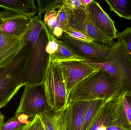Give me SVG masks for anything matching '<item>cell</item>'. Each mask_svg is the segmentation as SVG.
I'll list each match as a JSON object with an SVG mask.
<instances>
[{"mask_svg": "<svg viewBox=\"0 0 131 130\" xmlns=\"http://www.w3.org/2000/svg\"><path fill=\"white\" fill-rule=\"evenodd\" d=\"M44 83L47 101L53 111L63 109L67 104L68 94L58 63L50 61Z\"/></svg>", "mask_w": 131, "mask_h": 130, "instance_id": "cell-5", "label": "cell"}, {"mask_svg": "<svg viewBox=\"0 0 131 130\" xmlns=\"http://www.w3.org/2000/svg\"><path fill=\"white\" fill-rule=\"evenodd\" d=\"M29 118L24 114H15L14 117L2 124L1 130H24L30 123L31 120H30Z\"/></svg>", "mask_w": 131, "mask_h": 130, "instance_id": "cell-20", "label": "cell"}, {"mask_svg": "<svg viewBox=\"0 0 131 130\" xmlns=\"http://www.w3.org/2000/svg\"><path fill=\"white\" fill-rule=\"evenodd\" d=\"M60 40L68 45L75 54L85 60L97 61L105 60L109 56L111 47L93 41L85 42L75 40L64 33Z\"/></svg>", "mask_w": 131, "mask_h": 130, "instance_id": "cell-10", "label": "cell"}, {"mask_svg": "<svg viewBox=\"0 0 131 130\" xmlns=\"http://www.w3.org/2000/svg\"><path fill=\"white\" fill-rule=\"evenodd\" d=\"M27 42L24 35L18 37L0 31V68L10 64Z\"/></svg>", "mask_w": 131, "mask_h": 130, "instance_id": "cell-11", "label": "cell"}, {"mask_svg": "<svg viewBox=\"0 0 131 130\" xmlns=\"http://www.w3.org/2000/svg\"><path fill=\"white\" fill-rule=\"evenodd\" d=\"M64 33L75 40L85 42H91L94 41L91 37L88 36L83 33L72 27H68L63 30Z\"/></svg>", "mask_w": 131, "mask_h": 130, "instance_id": "cell-22", "label": "cell"}, {"mask_svg": "<svg viewBox=\"0 0 131 130\" xmlns=\"http://www.w3.org/2000/svg\"><path fill=\"white\" fill-rule=\"evenodd\" d=\"M107 101L102 100H92L87 109L81 130H89L97 117L101 108Z\"/></svg>", "mask_w": 131, "mask_h": 130, "instance_id": "cell-19", "label": "cell"}, {"mask_svg": "<svg viewBox=\"0 0 131 130\" xmlns=\"http://www.w3.org/2000/svg\"><path fill=\"white\" fill-rule=\"evenodd\" d=\"M45 130H59L53 111L46 112L40 116Z\"/></svg>", "mask_w": 131, "mask_h": 130, "instance_id": "cell-23", "label": "cell"}, {"mask_svg": "<svg viewBox=\"0 0 131 130\" xmlns=\"http://www.w3.org/2000/svg\"><path fill=\"white\" fill-rule=\"evenodd\" d=\"M68 27L81 31L94 42L102 45L111 47L114 44V39L99 30L92 23L84 7L71 11Z\"/></svg>", "mask_w": 131, "mask_h": 130, "instance_id": "cell-8", "label": "cell"}, {"mask_svg": "<svg viewBox=\"0 0 131 130\" xmlns=\"http://www.w3.org/2000/svg\"><path fill=\"white\" fill-rule=\"evenodd\" d=\"M60 66L67 94L78 84L92 74L100 70L84 61H71L58 63Z\"/></svg>", "mask_w": 131, "mask_h": 130, "instance_id": "cell-9", "label": "cell"}, {"mask_svg": "<svg viewBox=\"0 0 131 130\" xmlns=\"http://www.w3.org/2000/svg\"><path fill=\"white\" fill-rule=\"evenodd\" d=\"M117 38L124 43L131 57V27H127L122 32L118 33Z\"/></svg>", "mask_w": 131, "mask_h": 130, "instance_id": "cell-26", "label": "cell"}, {"mask_svg": "<svg viewBox=\"0 0 131 130\" xmlns=\"http://www.w3.org/2000/svg\"><path fill=\"white\" fill-rule=\"evenodd\" d=\"M24 130H45L39 115H37L31 121L30 123Z\"/></svg>", "mask_w": 131, "mask_h": 130, "instance_id": "cell-27", "label": "cell"}, {"mask_svg": "<svg viewBox=\"0 0 131 130\" xmlns=\"http://www.w3.org/2000/svg\"><path fill=\"white\" fill-rule=\"evenodd\" d=\"M85 10L89 18L97 29L113 39L117 38L118 32L114 22L97 2L92 0Z\"/></svg>", "mask_w": 131, "mask_h": 130, "instance_id": "cell-12", "label": "cell"}, {"mask_svg": "<svg viewBox=\"0 0 131 130\" xmlns=\"http://www.w3.org/2000/svg\"><path fill=\"white\" fill-rule=\"evenodd\" d=\"M58 44L57 51L50 57L51 62L59 63L67 61H84L85 59L83 57L75 54L71 48L60 40L55 38Z\"/></svg>", "mask_w": 131, "mask_h": 130, "instance_id": "cell-16", "label": "cell"}, {"mask_svg": "<svg viewBox=\"0 0 131 130\" xmlns=\"http://www.w3.org/2000/svg\"><path fill=\"white\" fill-rule=\"evenodd\" d=\"M91 101L68 103L62 110L53 112L59 130H81L85 114Z\"/></svg>", "mask_w": 131, "mask_h": 130, "instance_id": "cell-7", "label": "cell"}, {"mask_svg": "<svg viewBox=\"0 0 131 130\" xmlns=\"http://www.w3.org/2000/svg\"><path fill=\"white\" fill-rule=\"evenodd\" d=\"M44 28L47 32L48 38V41L46 46V51L47 53L50 56L57 51L58 48V44L55 40V37L49 33L45 24Z\"/></svg>", "mask_w": 131, "mask_h": 130, "instance_id": "cell-25", "label": "cell"}, {"mask_svg": "<svg viewBox=\"0 0 131 130\" xmlns=\"http://www.w3.org/2000/svg\"><path fill=\"white\" fill-rule=\"evenodd\" d=\"M92 1V0H81L82 5L85 8H86L88 5L91 4Z\"/></svg>", "mask_w": 131, "mask_h": 130, "instance_id": "cell-32", "label": "cell"}, {"mask_svg": "<svg viewBox=\"0 0 131 130\" xmlns=\"http://www.w3.org/2000/svg\"><path fill=\"white\" fill-rule=\"evenodd\" d=\"M119 94L107 101L101 108L96 119L89 130H97L102 127L118 126L117 117V106Z\"/></svg>", "mask_w": 131, "mask_h": 130, "instance_id": "cell-14", "label": "cell"}, {"mask_svg": "<svg viewBox=\"0 0 131 130\" xmlns=\"http://www.w3.org/2000/svg\"><path fill=\"white\" fill-rule=\"evenodd\" d=\"M53 111L47 101L44 82L25 85L15 114H24L32 120L37 115Z\"/></svg>", "mask_w": 131, "mask_h": 130, "instance_id": "cell-6", "label": "cell"}, {"mask_svg": "<svg viewBox=\"0 0 131 130\" xmlns=\"http://www.w3.org/2000/svg\"><path fill=\"white\" fill-rule=\"evenodd\" d=\"M62 5L65 8L70 11L84 7L81 0H63Z\"/></svg>", "mask_w": 131, "mask_h": 130, "instance_id": "cell-28", "label": "cell"}, {"mask_svg": "<svg viewBox=\"0 0 131 130\" xmlns=\"http://www.w3.org/2000/svg\"><path fill=\"white\" fill-rule=\"evenodd\" d=\"M110 10L118 17L131 20V1L129 0H106Z\"/></svg>", "mask_w": 131, "mask_h": 130, "instance_id": "cell-18", "label": "cell"}, {"mask_svg": "<svg viewBox=\"0 0 131 130\" xmlns=\"http://www.w3.org/2000/svg\"><path fill=\"white\" fill-rule=\"evenodd\" d=\"M63 0H38V16L41 19L44 12L53 10H57L61 5Z\"/></svg>", "mask_w": 131, "mask_h": 130, "instance_id": "cell-21", "label": "cell"}, {"mask_svg": "<svg viewBox=\"0 0 131 130\" xmlns=\"http://www.w3.org/2000/svg\"><path fill=\"white\" fill-rule=\"evenodd\" d=\"M32 44L27 42L14 60L0 68V109L5 107L23 86Z\"/></svg>", "mask_w": 131, "mask_h": 130, "instance_id": "cell-3", "label": "cell"}, {"mask_svg": "<svg viewBox=\"0 0 131 130\" xmlns=\"http://www.w3.org/2000/svg\"><path fill=\"white\" fill-rule=\"evenodd\" d=\"M4 117L1 113L0 112V123H4Z\"/></svg>", "mask_w": 131, "mask_h": 130, "instance_id": "cell-33", "label": "cell"}, {"mask_svg": "<svg viewBox=\"0 0 131 130\" xmlns=\"http://www.w3.org/2000/svg\"><path fill=\"white\" fill-rule=\"evenodd\" d=\"M107 130H129L123 128V127H121L118 126H112L107 127Z\"/></svg>", "mask_w": 131, "mask_h": 130, "instance_id": "cell-30", "label": "cell"}, {"mask_svg": "<svg viewBox=\"0 0 131 130\" xmlns=\"http://www.w3.org/2000/svg\"><path fill=\"white\" fill-rule=\"evenodd\" d=\"M120 93L111 76L100 69L85 79L70 92L67 104L80 101H107Z\"/></svg>", "mask_w": 131, "mask_h": 130, "instance_id": "cell-2", "label": "cell"}, {"mask_svg": "<svg viewBox=\"0 0 131 130\" xmlns=\"http://www.w3.org/2000/svg\"><path fill=\"white\" fill-rule=\"evenodd\" d=\"M125 92L123 97V103H124V108L126 114V117L128 120L131 126V108L130 105L128 104L126 97Z\"/></svg>", "mask_w": 131, "mask_h": 130, "instance_id": "cell-29", "label": "cell"}, {"mask_svg": "<svg viewBox=\"0 0 131 130\" xmlns=\"http://www.w3.org/2000/svg\"><path fill=\"white\" fill-rule=\"evenodd\" d=\"M0 31L9 35L20 37L30 23L31 18L11 11H1Z\"/></svg>", "mask_w": 131, "mask_h": 130, "instance_id": "cell-13", "label": "cell"}, {"mask_svg": "<svg viewBox=\"0 0 131 130\" xmlns=\"http://www.w3.org/2000/svg\"><path fill=\"white\" fill-rule=\"evenodd\" d=\"M109 56L103 61L85 60L84 62L110 74L120 93H131V57L127 49L118 40L111 47Z\"/></svg>", "mask_w": 131, "mask_h": 130, "instance_id": "cell-1", "label": "cell"}, {"mask_svg": "<svg viewBox=\"0 0 131 130\" xmlns=\"http://www.w3.org/2000/svg\"><path fill=\"white\" fill-rule=\"evenodd\" d=\"M1 11H0V23H1Z\"/></svg>", "mask_w": 131, "mask_h": 130, "instance_id": "cell-35", "label": "cell"}, {"mask_svg": "<svg viewBox=\"0 0 131 130\" xmlns=\"http://www.w3.org/2000/svg\"><path fill=\"white\" fill-rule=\"evenodd\" d=\"M57 15V10L47 11L44 17L43 22L49 33L56 39L59 40L63 36L64 32L58 20Z\"/></svg>", "mask_w": 131, "mask_h": 130, "instance_id": "cell-17", "label": "cell"}, {"mask_svg": "<svg viewBox=\"0 0 131 130\" xmlns=\"http://www.w3.org/2000/svg\"><path fill=\"white\" fill-rule=\"evenodd\" d=\"M48 41V38L44 28L37 40L31 43L32 50L24 79L25 85L37 84L44 81L50 62V55L46 51Z\"/></svg>", "mask_w": 131, "mask_h": 130, "instance_id": "cell-4", "label": "cell"}, {"mask_svg": "<svg viewBox=\"0 0 131 130\" xmlns=\"http://www.w3.org/2000/svg\"><path fill=\"white\" fill-rule=\"evenodd\" d=\"M57 11L58 20L60 23L62 29L64 30L68 27L71 11L65 8L62 3L60 7L57 9Z\"/></svg>", "mask_w": 131, "mask_h": 130, "instance_id": "cell-24", "label": "cell"}, {"mask_svg": "<svg viewBox=\"0 0 131 130\" xmlns=\"http://www.w3.org/2000/svg\"><path fill=\"white\" fill-rule=\"evenodd\" d=\"M0 7L30 18L34 17L37 11L34 0H0Z\"/></svg>", "mask_w": 131, "mask_h": 130, "instance_id": "cell-15", "label": "cell"}, {"mask_svg": "<svg viewBox=\"0 0 131 130\" xmlns=\"http://www.w3.org/2000/svg\"><path fill=\"white\" fill-rule=\"evenodd\" d=\"M3 123H0V130H1V126L2 125Z\"/></svg>", "mask_w": 131, "mask_h": 130, "instance_id": "cell-34", "label": "cell"}, {"mask_svg": "<svg viewBox=\"0 0 131 130\" xmlns=\"http://www.w3.org/2000/svg\"><path fill=\"white\" fill-rule=\"evenodd\" d=\"M125 97L131 108V93L125 92Z\"/></svg>", "mask_w": 131, "mask_h": 130, "instance_id": "cell-31", "label": "cell"}]
</instances>
